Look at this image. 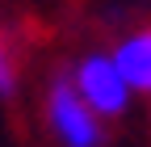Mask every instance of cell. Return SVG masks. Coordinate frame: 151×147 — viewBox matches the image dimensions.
I'll return each mask as SVG.
<instances>
[{
    "mask_svg": "<svg viewBox=\"0 0 151 147\" xmlns=\"http://www.w3.org/2000/svg\"><path fill=\"white\" fill-rule=\"evenodd\" d=\"M71 84L80 88V97L97 109L101 118H118L130 101V84L122 80L113 55H84L71 71Z\"/></svg>",
    "mask_w": 151,
    "mask_h": 147,
    "instance_id": "obj_2",
    "label": "cell"
},
{
    "mask_svg": "<svg viewBox=\"0 0 151 147\" xmlns=\"http://www.w3.org/2000/svg\"><path fill=\"white\" fill-rule=\"evenodd\" d=\"M113 63H118L122 80L130 84V93H151V25L126 34L113 46Z\"/></svg>",
    "mask_w": 151,
    "mask_h": 147,
    "instance_id": "obj_3",
    "label": "cell"
},
{
    "mask_svg": "<svg viewBox=\"0 0 151 147\" xmlns=\"http://www.w3.org/2000/svg\"><path fill=\"white\" fill-rule=\"evenodd\" d=\"M46 122L59 147H105L101 114L92 109L67 76H55L46 88Z\"/></svg>",
    "mask_w": 151,
    "mask_h": 147,
    "instance_id": "obj_1",
    "label": "cell"
},
{
    "mask_svg": "<svg viewBox=\"0 0 151 147\" xmlns=\"http://www.w3.org/2000/svg\"><path fill=\"white\" fill-rule=\"evenodd\" d=\"M17 93V59L9 50V34L0 25V97H13Z\"/></svg>",
    "mask_w": 151,
    "mask_h": 147,
    "instance_id": "obj_4",
    "label": "cell"
}]
</instances>
